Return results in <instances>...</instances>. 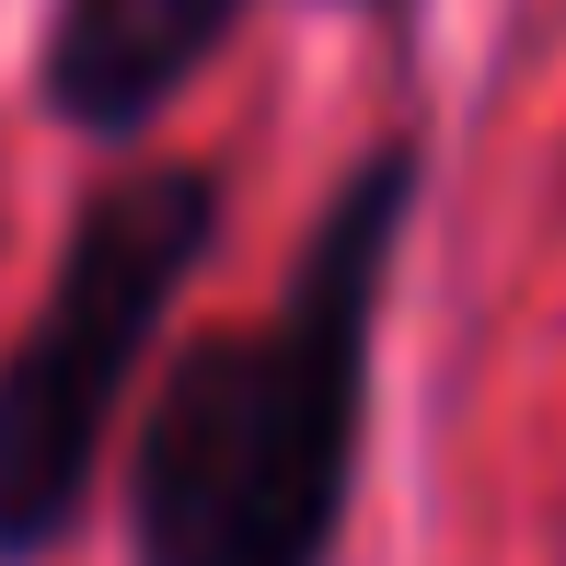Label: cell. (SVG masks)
<instances>
[{
	"label": "cell",
	"instance_id": "cell-2",
	"mask_svg": "<svg viewBox=\"0 0 566 566\" xmlns=\"http://www.w3.org/2000/svg\"><path fill=\"white\" fill-rule=\"evenodd\" d=\"M209 243H220V174L197 163H150L82 197L46 313L0 358V566H35L82 532L105 440L150 370V336Z\"/></svg>",
	"mask_w": 566,
	"mask_h": 566
},
{
	"label": "cell",
	"instance_id": "cell-1",
	"mask_svg": "<svg viewBox=\"0 0 566 566\" xmlns=\"http://www.w3.org/2000/svg\"><path fill=\"white\" fill-rule=\"evenodd\" d=\"M405 197L417 150L381 139L324 197L277 313L197 336L163 370L150 428L127 451V566H336Z\"/></svg>",
	"mask_w": 566,
	"mask_h": 566
},
{
	"label": "cell",
	"instance_id": "cell-3",
	"mask_svg": "<svg viewBox=\"0 0 566 566\" xmlns=\"http://www.w3.org/2000/svg\"><path fill=\"white\" fill-rule=\"evenodd\" d=\"M231 23H243V0H59L46 59H35V93H46L59 127L139 139V127L220 59Z\"/></svg>",
	"mask_w": 566,
	"mask_h": 566
}]
</instances>
